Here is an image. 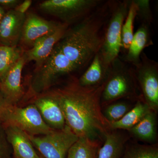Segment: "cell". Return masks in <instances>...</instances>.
I'll return each instance as SVG.
<instances>
[{
    "label": "cell",
    "mask_w": 158,
    "mask_h": 158,
    "mask_svg": "<svg viewBox=\"0 0 158 158\" xmlns=\"http://www.w3.org/2000/svg\"><path fill=\"white\" fill-rule=\"evenodd\" d=\"M104 84L84 87L76 81L51 90L62 108L66 125L79 138L100 141L111 131L101 107Z\"/></svg>",
    "instance_id": "1"
},
{
    "label": "cell",
    "mask_w": 158,
    "mask_h": 158,
    "mask_svg": "<svg viewBox=\"0 0 158 158\" xmlns=\"http://www.w3.org/2000/svg\"><path fill=\"white\" fill-rule=\"evenodd\" d=\"M100 23L87 19L67 30L56 46L72 63L79 69L99 52L103 39L99 32Z\"/></svg>",
    "instance_id": "2"
},
{
    "label": "cell",
    "mask_w": 158,
    "mask_h": 158,
    "mask_svg": "<svg viewBox=\"0 0 158 158\" xmlns=\"http://www.w3.org/2000/svg\"><path fill=\"white\" fill-rule=\"evenodd\" d=\"M77 68L55 45L50 55L39 68L35 69L29 87L30 95L45 92L62 76Z\"/></svg>",
    "instance_id": "3"
},
{
    "label": "cell",
    "mask_w": 158,
    "mask_h": 158,
    "mask_svg": "<svg viewBox=\"0 0 158 158\" xmlns=\"http://www.w3.org/2000/svg\"><path fill=\"white\" fill-rule=\"evenodd\" d=\"M25 106H8L4 111L0 122L19 128L31 136L47 135L54 129L47 125L35 105L27 103Z\"/></svg>",
    "instance_id": "4"
},
{
    "label": "cell",
    "mask_w": 158,
    "mask_h": 158,
    "mask_svg": "<svg viewBox=\"0 0 158 158\" xmlns=\"http://www.w3.org/2000/svg\"><path fill=\"white\" fill-rule=\"evenodd\" d=\"M28 136L34 147L44 158H66L79 138L66 125L62 129L54 130L47 135Z\"/></svg>",
    "instance_id": "5"
},
{
    "label": "cell",
    "mask_w": 158,
    "mask_h": 158,
    "mask_svg": "<svg viewBox=\"0 0 158 158\" xmlns=\"http://www.w3.org/2000/svg\"><path fill=\"white\" fill-rule=\"evenodd\" d=\"M129 8L126 2L122 3L113 12L102 45L99 51L105 66L109 69L117 59L122 44V28Z\"/></svg>",
    "instance_id": "6"
},
{
    "label": "cell",
    "mask_w": 158,
    "mask_h": 158,
    "mask_svg": "<svg viewBox=\"0 0 158 158\" xmlns=\"http://www.w3.org/2000/svg\"><path fill=\"white\" fill-rule=\"evenodd\" d=\"M111 65H113L111 68L110 66L101 99L106 103L132 95L135 88L132 74L128 69L121 64L113 63Z\"/></svg>",
    "instance_id": "7"
},
{
    "label": "cell",
    "mask_w": 158,
    "mask_h": 158,
    "mask_svg": "<svg viewBox=\"0 0 158 158\" xmlns=\"http://www.w3.org/2000/svg\"><path fill=\"white\" fill-rule=\"evenodd\" d=\"M96 3L92 0H46L40 3L39 8L68 24L85 14Z\"/></svg>",
    "instance_id": "8"
},
{
    "label": "cell",
    "mask_w": 158,
    "mask_h": 158,
    "mask_svg": "<svg viewBox=\"0 0 158 158\" xmlns=\"http://www.w3.org/2000/svg\"><path fill=\"white\" fill-rule=\"evenodd\" d=\"M26 103L35 105L46 123L54 130L62 129L66 125L64 114L52 90L31 95Z\"/></svg>",
    "instance_id": "9"
},
{
    "label": "cell",
    "mask_w": 158,
    "mask_h": 158,
    "mask_svg": "<svg viewBox=\"0 0 158 158\" xmlns=\"http://www.w3.org/2000/svg\"><path fill=\"white\" fill-rule=\"evenodd\" d=\"M23 56L0 81V90L9 106H19L25 97L22 74L27 63Z\"/></svg>",
    "instance_id": "10"
},
{
    "label": "cell",
    "mask_w": 158,
    "mask_h": 158,
    "mask_svg": "<svg viewBox=\"0 0 158 158\" xmlns=\"http://www.w3.org/2000/svg\"><path fill=\"white\" fill-rule=\"evenodd\" d=\"M60 23L33 12H27L19 42L21 47L31 48L36 40L55 31Z\"/></svg>",
    "instance_id": "11"
},
{
    "label": "cell",
    "mask_w": 158,
    "mask_h": 158,
    "mask_svg": "<svg viewBox=\"0 0 158 158\" xmlns=\"http://www.w3.org/2000/svg\"><path fill=\"white\" fill-rule=\"evenodd\" d=\"M68 27V24L60 23L55 31L36 40L31 48L24 51L23 55L27 62L34 61L36 69L39 68L48 58Z\"/></svg>",
    "instance_id": "12"
},
{
    "label": "cell",
    "mask_w": 158,
    "mask_h": 158,
    "mask_svg": "<svg viewBox=\"0 0 158 158\" xmlns=\"http://www.w3.org/2000/svg\"><path fill=\"white\" fill-rule=\"evenodd\" d=\"M137 78L145 103L156 113L158 110V73L156 65L145 62L137 66Z\"/></svg>",
    "instance_id": "13"
},
{
    "label": "cell",
    "mask_w": 158,
    "mask_h": 158,
    "mask_svg": "<svg viewBox=\"0 0 158 158\" xmlns=\"http://www.w3.org/2000/svg\"><path fill=\"white\" fill-rule=\"evenodd\" d=\"M25 17L14 9L6 11L0 22V45L19 46Z\"/></svg>",
    "instance_id": "14"
},
{
    "label": "cell",
    "mask_w": 158,
    "mask_h": 158,
    "mask_svg": "<svg viewBox=\"0 0 158 158\" xmlns=\"http://www.w3.org/2000/svg\"><path fill=\"white\" fill-rule=\"evenodd\" d=\"M2 124L14 158H40L27 133L14 126Z\"/></svg>",
    "instance_id": "15"
},
{
    "label": "cell",
    "mask_w": 158,
    "mask_h": 158,
    "mask_svg": "<svg viewBox=\"0 0 158 158\" xmlns=\"http://www.w3.org/2000/svg\"><path fill=\"white\" fill-rule=\"evenodd\" d=\"M109 69L105 66L98 52L93 57L88 69L78 80V82L84 87H96L103 85L107 77Z\"/></svg>",
    "instance_id": "16"
},
{
    "label": "cell",
    "mask_w": 158,
    "mask_h": 158,
    "mask_svg": "<svg viewBox=\"0 0 158 158\" xmlns=\"http://www.w3.org/2000/svg\"><path fill=\"white\" fill-rule=\"evenodd\" d=\"M104 140L103 145L98 150L97 158H121L128 140L126 135L113 130L106 135Z\"/></svg>",
    "instance_id": "17"
},
{
    "label": "cell",
    "mask_w": 158,
    "mask_h": 158,
    "mask_svg": "<svg viewBox=\"0 0 158 158\" xmlns=\"http://www.w3.org/2000/svg\"><path fill=\"white\" fill-rule=\"evenodd\" d=\"M155 112L150 111L134 127L130 133L139 140L146 142L155 141L157 137V118Z\"/></svg>",
    "instance_id": "18"
},
{
    "label": "cell",
    "mask_w": 158,
    "mask_h": 158,
    "mask_svg": "<svg viewBox=\"0 0 158 158\" xmlns=\"http://www.w3.org/2000/svg\"><path fill=\"white\" fill-rule=\"evenodd\" d=\"M150 111L151 110L145 102L138 101L135 106L121 119L110 123V129L112 130H129L138 124Z\"/></svg>",
    "instance_id": "19"
},
{
    "label": "cell",
    "mask_w": 158,
    "mask_h": 158,
    "mask_svg": "<svg viewBox=\"0 0 158 158\" xmlns=\"http://www.w3.org/2000/svg\"><path fill=\"white\" fill-rule=\"evenodd\" d=\"M100 141L80 137L70 148L67 158H97Z\"/></svg>",
    "instance_id": "20"
},
{
    "label": "cell",
    "mask_w": 158,
    "mask_h": 158,
    "mask_svg": "<svg viewBox=\"0 0 158 158\" xmlns=\"http://www.w3.org/2000/svg\"><path fill=\"white\" fill-rule=\"evenodd\" d=\"M148 40L147 27L143 25L134 34L133 39L128 49L127 59L138 66L140 63V56L142 51L146 46Z\"/></svg>",
    "instance_id": "21"
},
{
    "label": "cell",
    "mask_w": 158,
    "mask_h": 158,
    "mask_svg": "<svg viewBox=\"0 0 158 158\" xmlns=\"http://www.w3.org/2000/svg\"><path fill=\"white\" fill-rule=\"evenodd\" d=\"M21 47L0 45V81L16 63L24 52Z\"/></svg>",
    "instance_id": "22"
},
{
    "label": "cell",
    "mask_w": 158,
    "mask_h": 158,
    "mask_svg": "<svg viewBox=\"0 0 158 158\" xmlns=\"http://www.w3.org/2000/svg\"><path fill=\"white\" fill-rule=\"evenodd\" d=\"M138 7L135 1L131 2L122 28V47L128 49L134 36V23L138 15Z\"/></svg>",
    "instance_id": "23"
},
{
    "label": "cell",
    "mask_w": 158,
    "mask_h": 158,
    "mask_svg": "<svg viewBox=\"0 0 158 158\" xmlns=\"http://www.w3.org/2000/svg\"><path fill=\"white\" fill-rule=\"evenodd\" d=\"M123 158H158V145L134 144L127 148Z\"/></svg>",
    "instance_id": "24"
},
{
    "label": "cell",
    "mask_w": 158,
    "mask_h": 158,
    "mask_svg": "<svg viewBox=\"0 0 158 158\" xmlns=\"http://www.w3.org/2000/svg\"><path fill=\"white\" fill-rule=\"evenodd\" d=\"M132 108L127 103L117 102L109 105L102 112L105 118L110 123L120 120Z\"/></svg>",
    "instance_id": "25"
},
{
    "label": "cell",
    "mask_w": 158,
    "mask_h": 158,
    "mask_svg": "<svg viewBox=\"0 0 158 158\" xmlns=\"http://www.w3.org/2000/svg\"><path fill=\"white\" fill-rule=\"evenodd\" d=\"M12 151L4 128L0 122V158H12Z\"/></svg>",
    "instance_id": "26"
},
{
    "label": "cell",
    "mask_w": 158,
    "mask_h": 158,
    "mask_svg": "<svg viewBox=\"0 0 158 158\" xmlns=\"http://www.w3.org/2000/svg\"><path fill=\"white\" fill-rule=\"evenodd\" d=\"M21 2L19 0H0V7L5 10L14 9Z\"/></svg>",
    "instance_id": "27"
},
{
    "label": "cell",
    "mask_w": 158,
    "mask_h": 158,
    "mask_svg": "<svg viewBox=\"0 0 158 158\" xmlns=\"http://www.w3.org/2000/svg\"><path fill=\"white\" fill-rule=\"evenodd\" d=\"M32 1L31 0H25L19 4L14 9L20 13L26 14L32 5Z\"/></svg>",
    "instance_id": "28"
},
{
    "label": "cell",
    "mask_w": 158,
    "mask_h": 158,
    "mask_svg": "<svg viewBox=\"0 0 158 158\" xmlns=\"http://www.w3.org/2000/svg\"><path fill=\"white\" fill-rule=\"evenodd\" d=\"M9 105L7 103L6 99L3 96L2 93L0 90V119L4 111Z\"/></svg>",
    "instance_id": "29"
},
{
    "label": "cell",
    "mask_w": 158,
    "mask_h": 158,
    "mask_svg": "<svg viewBox=\"0 0 158 158\" xmlns=\"http://www.w3.org/2000/svg\"><path fill=\"white\" fill-rule=\"evenodd\" d=\"M6 11L5 9H3L2 7H0V22L1 20L2 19L4 15L6 14Z\"/></svg>",
    "instance_id": "30"
},
{
    "label": "cell",
    "mask_w": 158,
    "mask_h": 158,
    "mask_svg": "<svg viewBox=\"0 0 158 158\" xmlns=\"http://www.w3.org/2000/svg\"><path fill=\"white\" fill-rule=\"evenodd\" d=\"M39 155V157H40V158H44L41 155Z\"/></svg>",
    "instance_id": "31"
}]
</instances>
